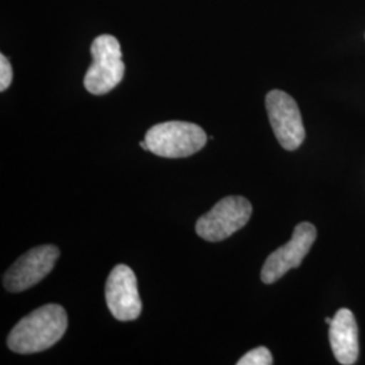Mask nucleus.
<instances>
[{"instance_id":"f257e3e1","label":"nucleus","mask_w":365,"mask_h":365,"mask_svg":"<svg viewBox=\"0 0 365 365\" xmlns=\"http://www.w3.org/2000/svg\"><path fill=\"white\" fill-rule=\"evenodd\" d=\"M68 315L60 304H45L24 317L9 334L7 345L15 353L42 352L66 334Z\"/></svg>"},{"instance_id":"f03ea898","label":"nucleus","mask_w":365,"mask_h":365,"mask_svg":"<svg viewBox=\"0 0 365 365\" xmlns=\"http://www.w3.org/2000/svg\"><path fill=\"white\" fill-rule=\"evenodd\" d=\"M145 141L153 155L182 158L203 149L207 143V134L195 123L170 120L150 128L146 131Z\"/></svg>"},{"instance_id":"7ed1b4c3","label":"nucleus","mask_w":365,"mask_h":365,"mask_svg":"<svg viewBox=\"0 0 365 365\" xmlns=\"http://www.w3.org/2000/svg\"><path fill=\"white\" fill-rule=\"evenodd\" d=\"M91 54L92 64L84 76V87L92 95H105L125 76L120 43L114 36L102 34L93 39Z\"/></svg>"},{"instance_id":"20e7f679","label":"nucleus","mask_w":365,"mask_h":365,"mask_svg":"<svg viewBox=\"0 0 365 365\" xmlns=\"http://www.w3.org/2000/svg\"><path fill=\"white\" fill-rule=\"evenodd\" d=\"M252 205L244 196H226L196 222V233L210 242H218L242 229L252 215Z\"/></svg>"},{"instance_id":"39448f33","label":"nucleus","mask_w":365,"mask_h":365,"mask_svg":"<svg viewBox=\"0 0 365 365\" xmlns=\"http://www.w3.org/2000/svg\"><path fill=\"white\" fill-rule=\"evenodd\" d=\"M317 238V229L313 223L302 222L297 225L294 235L287 244L272 252L262 265L261 280L272 284L287 274L289 269L299 268Z\"/></svg>"},{"instance_id":"423d86ee","label":"nucleus","mask_w":365,"mask_h":365,"mask_svg":"<svg viewBox=\"0 0 365 365\" xmlns=\"http://www.w3.org/2000/svg\"><path fill=\"white\" fill-rule=\"evenodd\" d=\"M265 106L279 144L286 150H297L304 141L306 131L294 98L286 92L274 90L267 95Z\"/></svg>"},{"instance_id":"0eeeda50","label":"nucleus","mask_w":365,"mask_h":365,"mask_svg":"<svg viewBox=\"0 0 365 365\" xmlns=\"http://www.w3.org/2000/svg\"><path fill=\"white\" fill-rule=\"evenodd\" d=\"M60 257V249L54 245H42L30 249L7 269L3 284L9 292H22L33 287L52 272Z\"/></svg>"},{"instance_id":"6e6552de","label":"nucleus","mask_w":365,"mask_h":365,"mask_svg":"<svg viewBox=\"0 0 365 365\" xmlns=\"http://www.w3.org/2000/svg\"><path fill=\"white\" fill-rule=\"evenodd\" d=\"M106 302L118 321H134L143 312L137 277L125 264L117 265L106 283Z\"/></svg>"},{"instance_id":"1a4fd4ad","label":"nucleus","mask_w":365,"mask_h":365,"mask_svg":"<svg viewBox=\"0 0 365 365\" xmlns=\"http://www.w3.org/2000/svg\"><path fill=\"white\" fill-rule=\"evenodd\" d=\"M330 346L339 364L352 365L359 357V329L351 310L341 309L329 329Z\"/></svg>"},{"instance_id":"9d476101","label":"nucleus","mask_w":365,"mask_h":365,"mask_svg":"<svg viewBox=\"0 0 365 365\" xmlns=\"http://www.w3.org/2000/svg\"><path fill=\"white\" fill-rule=\"evenodd\" d=\"M272 363H274V359L269 349L265 346H259L256 349H252L245 356H242L237 361V365H271Z\"/></svg>"},{"instance_id":"9b49d317","label":"nucleus","mask_w":365,"mask_h":365,"mask_svg":"<svg viewBox=\"0 0 365 365\" xmlns=\"http://www.w3.org/2000/svg\"><path fill=\"white\" fill-rule=\"evenodd\" d=\"M13 83V68L4 54H0V91H6Z\"/></svg>"},{"instance_id":"f8f14e48","label":"nucleus","mask_w":365,"mask_h":365,"mask_svg":"<svg viewBox=\"0 0 365 365\" xmlns=\"http://www.w3.org/2000/svg\"><path fill=\"white\" fill-rule=\"evenodd\" d=\"M140 146L144 149V150H149V146L146 144V141H143V143H140Z\"/></svg>"},{"instance_id":"ddd939ff","label":"nucleus","mask_w":365,"mask_h":365,"mask_svg":"<svg viewBox=\"0 0 365 365\" xmlns=\"http://www.w3.org/2000/svg\"><path fill=\"white\" fill-rule=\"evenodd\" d=\"M331 321H333V318H327V319H325V322H327V325H330Z\"/></svg>"}]
</instances>
